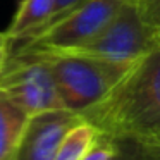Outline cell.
Instances as JSON below:
<instances>
[{
	"instance_id": "cell-1",
	"label": "cell",
	"mask_w": 160,
	"mask_h": 160,
	"mask_svg": "<svg viewBox=\"0 0 160 160\" xmlns=\"http://www.w3.org/2000/svg\"><path fill=\"white\" fill-rule=\"evenodd\" d=\"M79 115L117 143H139L160 129V47L136 60L100 103Z\"/></svg>"
},
{
	"instance_id": "cell-2",
	"label": "cell",
	"mask_w": 160,
	"mask_h": 160,
	"mask_svg": "<svg viewBox=\"0 0 160 160\" xmlns=\"http://www.w3.org/2000/svg\"><path fill=\"white\" fill-rule=\"evenodd\" d=\"M33 53L47 60L53 74L57 93L64 110L83 114L100 103L136 62L98 59L71 52H40V50H12Z\"/></svg>"
},
{
	"instance_id": "cell-3",
	"label": "cell",
	"mask_w": 160,
	"mask_h": 160,
	"mask_svg": "<svg viewBox=\"0 0 160 160\" xmlns=\"http://www.w3.org/2000/svg\"><path fill=\"white\" fill-rule=\"evenodd\" d=\"M157 47H160L158 28L143 19L136 0H128L93 38L74 48L50 52H71L117 62H134Z\"/></svg>"
},
{
	"instance_id": "cell-4",
	"label": "cell",
	"mask_w": 160,
	"mask_h": 160,
	"mask_svg": "<svg viewBox=\"0 0 160 160\" xmlns=\"http://www.w3.org/2000/svg\"><path fill=\"white\" fill-rule=\"evenodd\" d=\"M0 90L29 115L64 110L50 66L33 53H9L7 64L0 72Z\"/></svg>"
},
{
	"instance_id": "cell-5",
	"label": "cell",
	"mask_w": 160,
	"mask_h": 160,
	"mask_svg": "<svg viewBox=\"0 0 160 160\" xmlns=\"http://www.w3.org/2000/svg\"><path fill=\"white\" fill-rule=\"evenodd\" d=\"M126 2L128 0H86L69 16L62 18L50 28L43 29L36 36L21 43H12L11 52L12 50L50 52V50H67L79 47L93 38L98 31H102Z\"/></svg>"
},
{
	"instance_id": "cell-6",
	"label": "cell",
	"mask_w": 160,
	"mask_h": 160,
	"mask_svg": "<svg viewBox=\"0 0 160 160\" xmlns=\"http://www.w3.org/2000/svg\"><path fill=\"white\" fill-rule=\"evenodd\" d=\"M81 115L71 110H47L29 115L11 160H53L62 138Z\"/></svg>"
},
{
	"instance_id": "cell-7",
	"label": "cell",
	"mask_w": 160,
	"mask_h": 160,
	"mask_svg": "<svg viewBox=\"0 0 160 160\" xmlns=\"http://www.w3.org/2000/svg\"><path fill=\"white\" fill-rule=\"evenodd\" d=\"M53 9V0H21L5 35L12 43L28 40L47 21Z\"/></svg>"
},
{
	"instance_id": "cell-8",
	"label": "cell",
	"mask_w": 160,
	"mask_h": 160,
	"mask_svg": "<svg viewBox=\"0 0 160 160\" xmlns=\"http://www.w3.org/2000/svg\"><path fill=\"white\" fill-rule=\"evenodd\" d=\"M29 114L0 90V160H9L19 143Z\"/></svg>"
},
{
	"instance_id": "cell-9",
	"label": "cell",
	"mask_w": 160,
	"mask_h": 160,
	"mask_svg": "<svg viewBox=\"0 0 160 160\" xmlns=\"http://www.w3.org/2000/svg\"><path fill=\"white\" fill-rule=\"evenodd\" d=\"M98 136L100 131L88 121L81 119L66 132L53 160H81L84 153L90 150V146L97 141Z\"/></svg>"
},
{
	"instance_id": "cell-10",
	"label": "cell",
	"mask_w": 160,
	"mask_h": 160,
	"mask_svg": "<svg viewBox=\"0 0 160 160\" xmlns=\"http://www.w3.org/2000/svg\"><path fill=\"white\" fill-rule=\"evenodd\" d=\"M119 148L121 146L117 141L100 132L97 141L90 146V150L84 153L81 160H114L119 153Z\"/></svg>"
},
{
	"instance_id": "cell-11",
	"label": "cell",
	"mask_w": 160,
	"mask_h": 160,
	"mask_svg": "<svg viewBox=\"0 0 160 160\" xmlns=\"http://www.w3.org/2000/svg\"><path fill=\"white\" fill-rule=\"evenodd\" d=\"M84 2H86V0H53V9H52V14H50L48 21H47L45 24H43L33 36H36L38 33H42L43 29L50 28V26L55 24L57 21H60L62 18L69 16L71 12L74 11V9H78L81 4H84ZM33 36H29V38H33ZM29 38H28V40H29ZM22 42H26V40H22ZM18 43H21V42H18Z\"/></svg>"
},
{
	"instance_id": "cell-12",
	"label": "cell",
	"mask_w": 160,
	"mask_h": 160,
	"mask_svg": "<svg viewBox=\"0 0 160 160\" xmlns=\"http://www.w3.org/2000/svg\"><path fill=\"white\" fill-rule=\"evenodd\" d=\"M145 160H160V129L139 143H131Z\"/></svg>"
},
{
	"instance_id": "cell-13",
	"label": "cell",
	"mask_w": 160,
	"mask_h": 160,
	"mask_svg": "<svg viewBox=\"0 0 160 160\" xmlns=\"http://www.w3.org/2000/svg\"><path fill=\"white\" fill-rule=\"evenodd\" d=\"M139 14L148 24L160 28V0H136Z\"/></svg>"
},
{
	"instance_id": "cell-14",
	"label": "cell",
	"mask_w": 160,
	"mask_h": 160,
	"mask_svg": "<svg viewBox=\"0 0 160 160\" xmlns=\"http://www.w3.org/2000/svg\"><path fill=\"white\" fill-rule=\"evenodd\" d=\"M9 53H11V40H9V36L5 33L0 31V72L5 67V64H7Z\"/></svg>"
},
{
	"instance_id": "cell-15",
	"label": "cell",
	"mask_w": 160,
	"mask_h": 160,
	"mask_svg": "<svg viewBox=\"0 0 160 160\" xmlns=\"http://www.w3.org/2000/svg\"><path fill=\"white\" fill-rule=\"evenodd\" d=\"M119 146H121V148H119V153H117V157H115L114 160H145L138 152H136V148L131 145V143H129V146H132L131 152H128V148H126L124 143H119Z\"/></svg>"
},
{
	"instance_id": "cell-16",
	"label": "cell",
	"mask_w": 160,
	"mask_h": 160,
	"mask_svg": "<svg viewBox=\"0 0 160 160\" xmlns=\"http://www.w3.org/2000/svg\"><path fill=\"white\" fill-rule=\"evenodd\" d=\"M158 43H160V28H158Z\"/></svg>"
},
{
	"instance_id": "cell-17",
	"label": "cell",
	"mask_w": 160,
	"mask_h": 160,
	"mask_svg": "<svg viewBox=\"0 0 160 160\" xmlns=\"http://www.w3.org/2000/svg\"><path fill=\"white\" fill-rule=\"evenodd\" d=\"M9 160H11V158H9Z\"/></svg>"
}]
</instances>
